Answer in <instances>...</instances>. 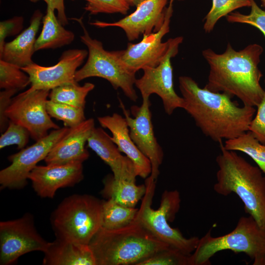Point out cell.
<instances>
[{"label":"cell","mask_w":265,"mask_h":265,"mask_svg":"<svg viewBox=\"0 0 265 265\" xmlns=\"http://www.w3.org/2000/svg\"><path fill=\"white\" fill-rule=\"evenodd\" d=\"M179 86L184 109L207 137L221 144L249 131L256 111L254 106H240L230 95L201 88L188 76L179 78Z\"/></svg>","instance_id":"cell-1"},{"label":"cell","mask_w":265,"mask_h":265,"mask_svg":"<svg viewBox=\"0 0 265 265\" xmlns=\"http://www.w3.org/2000/svg\"><path fill=\"white\" fill-rule=\"evenodd\" d=\"M263 51L262 46L256 43L237 51L228 43L222 53L209 48L204 50L202 55L210 66L204 87L235 96L243 105L257 107L265 93L260 84L263 75L259 68Z\"/></svg>","instance_id":"cell-2"},{"label":"cell","mask_w":265,"mask_h":265,"mask_svg":"<svg viewBox=\"0 0 265 265\" xmlns=\"http://www.w3.org/2000/svg\"><path fill=\"white\" fill-rule=\"evenodd\" d=\"M220 153L216 158L218 167L213 189L224 196L234 193L251 216L265 231V176L261 169L248 162L235 151L219 144Z\"/></svg>","instance_id":"cell-3"},{"label":"cell","mask_w":265,"mask_h":265,"mask_svg":"<svg viewBox=\"0 0 265 265\" xmlns=\"http://www.w3.org/2000/svg\"><path fill=\"white\" fill-rule=\"evenodd\" d=\"M96 265H138L157 252L169 247L146 229L136 218L124 227H101L88 244Z\"/></svg>","instance_id":"cell-4"},{"label":"cell","mask_w":265,"mask_h":265,"mask_svg":"<svg viewBox=\"0 0 265 265\" xmlns=\"http://www.w3.org/2000/svg\"><path fill=\"white\" fill-rule=\"evenodd\" d=\"M103 203L88 194L66 197L51 216L56 238L88 244L102 227Z\"/></svg>","instance_id":"cell-5"},{"label":"cell","mask_w":265,"mask_h":265,"mask_svg":"<svg viewBox=\"0 0 265 265\" xmlns=\"http://www.w3.org/2000/svg\"><path fill=\"white\" fill-rule=\"evenodd\" d=\"M225 250L245 253L253 265H265V231L250 215L240 217L235 228L226 235L213 237L210 230L190 255V265H210L211 258Z\"/></svg>","instance_id":"cell-6"},{"label":"cell","mask_w":265,"mask_h":265,"mask_svg":"<svg viewBox=\"0 0 265 265\" xmlns=\"http://www.w3.org/2000/svg\"><path fill=\"white\" fill-rule=\"evenodd\" d=\"M156 181L149 176L146 181V192L136 218L140 223L162 242L190 255L195 250L199 238L197 237L186 238L177 228L171 227L168 222L173 221L180 207L179 192L175 190L165 191L159 208L151 207Z\"/></svg>","instance_id":"cell-7"},{"label":"cell","mask_w":265,"mask_h":265,"mask_svg":"<svg viewBox=\"0 0 265 265\" xmlns=\"http://www.w3.org/2000/svg\"><path fill=\"white\" fill-rule=\"evenodd\" d=\"M79 23L83 34L81 41L88 49V58L85 64L77 70L75 75L77 82L90 77L106 79L113 88H120L126 96L136 102L138 96L134 89L135 73L130 70L121 57V51H107L102 43L92 38L87 30L82 18H72Z\"/></svg>","instance_id":"cell-8"},{"label":"cell","mask_w":265,"mask_h":265,"mask_svg":"<svg viewBox=\"0 0 265 265\" xmlns=\"http://www.w3.org/2000/svg\"><path fill=\"white\" fill-rule=\"evenodd\" d=\"M183 39L182 36L169 39L168 50L160 63L154 67L144 68L143 75L136 79L134 85L140 91L142 98H149L153 94L158 95L168 115H171L177 108L184 109L185 107L184 98L174 90L171 64V59L178 54Z\"/></svg>","instance_id":"cell-9"},{"label":"cell","mask_w":265,"mask_h":265,"mask_svg":"<svg viewBox=\"0 0 265 265\" xmlns=\"http://www.w3.org/2000/svg\"><path fill=\"white\" fill-rule=\"evenodd\" d=\"M37 232L29 213L13 220L0 222V264L10 265L29 252H44L48 245Z\"/></svg>","instance_id":"cell-10"},{"label":"cell","mask_w":265,"mask_h":265,"mask_svg":"<svg viewBox=\"0 0 265 265\" xmlns=\"http://www.w3.org/2000/svg\"><path fill=\"white\" fill-rule=\"evenodd\" d=\"M50 92L46 89L26 90L12 98L5 112L9 120L26 128L35 141L47 136L49 130L60 128L47 110Z\"/></svg>","instance_id":"cell-11"},{"label":"cell","mask_w":265,"mask_h":265,"mask_svg":"<svg viewBox=\"0 0 265 265\" xmlns=\"http://www.w3.org/2000/svg\"><path fill=\"white\" fill-rule=\"evenodd\" d=\"M64 127L52 131L47 136L32 145L10 155L11 164L0 171L1 188L19 189L25 187L31 171L44 160L55 143L69 130Z\"/></svg>","instance_id":"cell-12"},{"label":"cell","mask_w":265,"mask_h":265,"mask_svg":"<svg viewBox=\"0 0 265 265\" xmlns=\"http://www.w3.org/2000/svg\"><path fill=\"white\" fill-rule=\"evenodd\" d=\"M174 1L169 0L166 7L164 23L159 30L143 35L139 42L129 43L125 50L121 51L122 60L132 72L136 73L140 69L157 66L165 55L169 40L163 42L162 39L169 32Z\"/></svg>","instance_id":"cell-13"},{"label":"cell","mask_w":265,"mask_h":265,"mask_svg":"<svg viewBox=\"0 0 265 265\" xmlns=\"http://www.w3.org/2000/svg\"><path fill=\"white\" fill-rule=\"evenodd\" d=\"M88 55L86 50L74 49L64 51L55 65L45 67L34 62L22 68L29 77L30 87L26 90H51L56 87L77 82L75 75L78 68Z\"/></svg>","instance_id":"cell-14"},{"label":"cell","mask_w":265,"mask_h":265,"mask_svg":"<svg viewBox=\"0 0 265 265\" xmlns=\"http://www.w3.org/2000/svg\"><path fill=\"white\" fill-rule=\"evenodd\" d=\"M150 105L149 98H142L141 106L132 107L133 118L130 116L122 103L121 106L131 137L139 150L150 161L152 171L150 176L156 181L159 174V167L162 162L164 154L154 134Z\"/></svg>","instance_id":"cell-15"},{"label":"cell","mask_w":265,"mask_h":265,"mask_svg":"<svg viewBox=\"0 0 265 265\" xmlns=\"http://www.w3.org/2000/svg\"><path fill=\"white\" fill-rule=\"evenodd\" d=\"M169 0H143L135 10L120 20L114 22L95 21L89 24L104 28L118 27L125 32L129 41L137 39L141 35L158 31L165 19L166 5Z\"/></svg>","instance_id":"cell-16"},{"label":"cell","mask_w":265,"mask_h":265,"mask_svg":"<svg viewBox=\"0 0 265 265\" xmlns=\"http://www.w3.org/2000/svg\"><path fill=\"white\" fill-rule=\"evenodd\" d=\"M83 178L82 162L37 165L28 179L36 194L42 198H53L59 188L72 187Z\"/></svg>","instance_id":"cell-17"},{"label":"cell","mask_w":265,"mask_h":265,"mask_svg":"<svg viewBox=\"0 0 265 265\" xmlns=\"http://www.w3.org/2000/svg\"><path fill=\"white\" fill-rule=\"evenodd\" d=\"M95 127L93 118L86 119L69 131L53 146L44 159L47 165L65 164L87 160L89 153L85 147Z\"/></svg>","instance_id":"cell-18"},{"label":"cell","mask_w":265,"mask_h":265,"mask_svg":"<svg viewBox=\"0 0 265 265\" xmlns=\"http://www.w3.org/2000/svg\"><path fill=\"white\" fill-rule=\"evenodd\" d=\"M87 143L109 166L115 179L135 182L137 176L133 163L127 156L122 155L111 136L102 128L94 127Z\"/></svg>","instance_id":"cell-19"},{"label":"cell","mask_w":265,"mask_h":265,"mask_svg":"<svg viewBox=\"0 0 265 265\" xmlns=\"http://www.w3.org/2000/svg\"><path fill=\"white\" fill-rule=\"evenodd\" d=\"M101 126L111 132V139L121 153H123L133 163L137 176L142 178L149 177L152 167L149 159L139 150L130 134L125 117L117 113L111 115L98 117Z\"/></svg>","instance_id":"cell-20"},{"label":"cell","mask_w":265,"mask_h":265,"mask_svg":"<svg viewBox=\"0 0 265 265\" xmlns=\"http://www.w3.org/2000/svg\"><path fill=\"white\" fill-rule=\"evenodd\" d=\"M43 14L35 10L30 20L29 26L14 40L5 43L0 52V59L23 68L33 63L32 55L36 40V34L43 19Z\"/></svg>","instance_id":"cell-21"},{"label":"cell","mask_w":265,"mask_h":265,"mask_svg":"<svg viewBox=\"0 0 265 265\" xmlns=\"http://www.w3.org/2000/svg\"><path fill=\"white\" fill-rule=\"evenodd\" d=\"M44 265H96L88 244L78 243L56 238L44 252Z\"/></svg>","instance_id":"cell-22"},{"label":"cell","mask_w":265,"mask_h":265,"mask_svg":"<svg viewBox=\"0 0 265 265\" xmlns=\"http://www.w3.org/2000/svg\"><path fill=\"white\" fill-rule=\"evenodd\" d=\"M43 27L36 39L35 51L55 49L70 44L75 38L74 33L65 29L55 16L54 10L47 6L43 17Z\"/></svg>","instance_id":"cell-23"},{"label":"cell","mask_w":265,"mask_h":265,"mask_svg":"<svg viewBox=\"0 0 265 265\" xmlns=\"http://www.w3.org/2000/svg\"><path fill=\"white\" fill-rule=\"evenodd\" d=\"M103 182V196L128 207L135 208L147 190L146 184L137 185L134 181L117 180L113 175L107 176Z\"/></svg>","instance_id":"cell-24"},{"label":"cell","mask_w":265,"mask_h":265,"mask_svg":"<svg viewBox=\"0 0 265 265\" xmlns=\"http://www.w3.org/2000/svg\"><path fill=\"white\" fill-rule=\"evenodd\" d=\"M138 209L128 207L108 199L103 200L102 227L108 230L126 226L136 218Z\"/></svg>","instance_id":"cell-25"},{"label":"cell","mask_w":265,"mask_h":265,"mask_svg":"<svg viewBox=\"0 0 265 265\" xmlns=\"http://www.w3.org/2000/svg\"><path fill=\"white\" fill-rule=\"evenodd\" d=\"M223 146L226 150L240 151L247 155L256 163L265 176V144L261 143L250 132L226 140Z\"/></svg>","instance_id":"cell-26"},{"label":"cell","mask_w":265,"mask_h":265,"mask_svg":"<svg viewBox=\"0 0 265 265\" xmlns=\"http://www.w3.org/2000/svg\"><path fill=\"white\" fill-rule=\"evenodd\" d=\"M94 87L95 85L90 82L82 86L78 82L66 84L52 89L49 97L53 102L85 108L86 97Z\"/></svg>","instance_id":"cell-27"},{"label":"cell","mask_w":265,"mask_h":265,"mask_svg":"<svg viewBox=\"0 0 265 265\" xmlns=\"http://www.w3.org/2000/svg\"><path fill=\"white\" fill-rule=\"evenodd\" d=\"M250 0H212V7L204 19L203 29L206 33L212 31L221 18L235 10L244 7H250Z\"/></svg>","instance_id":"cell-28"},{"label":"cell","mask_w":265,"mask_h":265,"mask_svg":"<svg viewBox=\"0 0 265 265\" xmlns=\"http://www.w3.org/2000/svg\"><path fill=\"white\" fill-rule=\"evenodd\" d=\"M47 110L51 117L62 121L66 127H75L86 120L84 108L48 100Z\"/></svg>","instance_id":"cell-29"},{"label":"cell","mask_w":265,"mask_h":265,"mask_svg":"<svg viewBox=\"0 0 265 265\" xmlns=\"http://www.w3.org/2000/svg\"><path fill=\"white\" fill-rule=\"evenodd\" d=\"M30 84L29 76L19 66L0 59V88L20 90Z\"/></svg>","instance_id":"cell-30"},{"label":"cell","mask_w":265,"mask_h":265,"mask_svg":"<svg viewBox=\"0 0 265 265\" xmlns=\"http://www.w3.org/2000/svg\"><path fill=\"white\" fill-rule=\"evenodd\" d=\"M190 255L169 246L154 254L138 265H190Z\"/></svg>","instance_id":"cell-31"},{"label":"cell","mask_w":265,"mask_h":265,"mask_svg":"<svg viewBox=\"0 0 265 265\" xmlns=\"http://www.w3.org/2000/svg\"><path fill=\"white\" fill-rule=\"evenodd\" d=\"M250 0L251 10L248 14L233 12L226 16V20L231 23L246 24L256 27L265 37V11L258 5L255 0Z\"/></svg>","instance_id":"cell-32"},{"label":"cell","mask_w":265,"mask_h":265,"mask_svg":"<svg viewBox=\"0 0 265 265\" xmlns=\"http://www.w3.org/2000/svg\"><path fill=\"white\" fill-rule=\"evenodd\" d=\"M30 137L28 130L25 127L9 120L8 125L0 137V149L16 145L18 149L25 147Z\"/></svg>","instance_id":"cell-33"},{"label":"cell","mask_w":265,"mask_h":265,"mask_svg":"<svg viewBox=\"0 0 265 265\" xmlns=\"http://www.w3.org/2000/svg\"><path fill=\"white\" fill-rule=\"evenodd\" d=\"M84 9L91 15L99 13L127 14L130 5L125 0H85Z\"/></svg>","instance_id":"cell-34"},{"label":"cell","mask_w":265,"mask_h":265,"mask_svg":"<svg viewBox=\"0 0 265 265\" xmlns=\"http://www.w3.org/2000/svg\"><path fill=\"white\" fill-rule=\"evenodd\" d=\"M264 82L265 85V79ZM257 107V110L250 124L248 131L261 143L265 144V88L263 99Z\"/></svg>","instance_id":"cell-35"},{"label":"cell","mask_w":265,"mask_h":265,"mask_svg":"<svg viewBox=\"0 0 265 265\" xmlns=\"http://www.w3.org/2000/svg\"><path fill=\"white\" fill-rule=\"evenodd\" d=\"M24 18L15 16L0 23V52L4 46L5 39L19 34L23 28Z\"/></svg>","instance_id":"cell-36"},{"label":"cell","mask_w":265,"mask_h":265,"mask_svg":"<svg viewBox=\"0 0 265 265\" xmlns=\"http://www.w3.org/2000/svg\"><path fill=\"white\" fill-rule=\"evenodd\" d=\"M19 90L17 89H4L0 92V131L3 133L6 129L9 119L6 116L5 112L9 107L12 96Z\"/></svg>","instance_id":"cell-37"},{"label":"cell","mask_w":265,"mask_h":265,"mask_svg":"<svg viewBox=\"0 0 265 265\" xmlns=\"http://www.w3.org/2000/svg\"><path fill=\"white\" fill-rule=\"evenodd\" d=\"M35 2L40 0H29ZM46 2L47 6L50 7L57 11V17L59 21L65 26L69 24L65 13L64 0H42Z\"/></svg>","instance_id":"cell-38"},{"label":"cell","mask_w":265,"mask_h":265,"mask_svg":"<svg viewBox=\"0 0 265 265\" xmlns=\"http://www.w3.org/2000/svg\"><path fill=\"white\" fill-rule=\"evenodd\" d=\"M130 6H136L143 0H125Z\"/></svg>","instance_id":"cell-39"},{"label":"cell","mask_w":265,"mask_h":265,"mask_svg":"<svg viewBox=\"0 0 265 265\" xmlns=\"http://www.w3.org/2000/svg\"><path fill=\"white\" fill-rule=\"evenodd\" d=\"M261 5L263 7H265V0H261Z\"/></svg>","instance_id":"cell-40"},{"label":"cell","mask_w":265,"mask_h":265,"mask_svg":"<svg viewBox=\"0 0 265 265\" xmlns=\"http://www.w3.org/2000/svg\"></svg>","instance_id":"cell-41"}]
</instances>
